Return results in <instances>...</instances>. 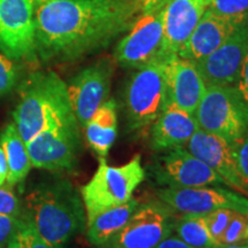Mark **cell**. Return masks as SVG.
<instances>
[{
	"instance_id": "obj_1",
	"label": "cell",
	"mask_w": 248,
	"mask_h": 248,
	"mask_svg": "<svg viewBox=\"0 0 248 248\" xmlns=\"http://www.w3.org/2000/svg\"><path fill=\"white\" fill-rule=\"evenodd\" d=\"M140 15V0H36L37 55L76 61L107 47Z\"/></svg>"
},
{
	"instance_id": "obj_2",
	"label": "cell",
	"mask_w": 248,
	"mask_h": 248,
	"mask_svg": "<svg viewBox=\"0 0 248 248\" xmlns=\"http://www.w3.org/2000/svg\"><path fill=\"white\" fill-rule=\"evenodd\" d=\"M22 217L53 248H64L86 223L82 197L63 179L43 183L27 193Z\"/></svg>"
},
{
	"instance_id": "obj_3",
	"label": "cell",
	"mask_w": 248,
	"mask_h": 248,
	"mask_svg": "<svg viewBox=\"0 0 248 248\" xmlns=\"http://www.w3.org/2000/svg\"><path fill=\"white\" fill-rule=\"evenodd\" d=\"M67 83L54 71H37L18 89L14 124L26 142L43 130L74 117Z\"/></svg>"
},
{
	"instance_id": "obj_4",
	"label": "cell",
	"mask_w": 248,
	"mask_h": 248,
	"mask_svg": "<svg viewBox=\"0 0 248 248\" xmlns=\"http://www.w3.org/2000/svg\"><path fill=\"white\" fill-rule=\"evenodd\" d=\"M144 179L145 170L139 155L120 167H111L106 157H100L97 171L82 188L80 197L85 207L86 221L102 210L131 200L133 192Z\"/></svg>"
},
{
	"instance_id": "obj_5",
	"label": "cell",
	"mask_w": 248,
	"mask_h": 248,
	"mask_svg": "<svg viewBox=\"0 0 248 248\" xmlns=\"http://www.w3.org/2000/svg\"><path fill=\"white\" fill-rule=\"evenodd\" d=\"M194 116L199 129L230 144L248 135V105L235 85L207 86Z\"/></svg>"
},
{
	"instance_id": "obj_6",
	"label": "cell",
	"mask_w": 248,
	"mask_h": 248,
	"mask_svg": "<svg viewBox=\"0 0 248 248\" xmlns=\"http://www.w3.org/2000/svg\"><path fill=\"white\" fill-rule=\"evenodd\" d=\"M166 61L157 59L139 68L130 78L125 91L129 128L152 125L166 105Z\"/></svg>"
},
{
	"instance_id": "obj_7",
	"label": "cell",
	"mask_w": 248,
	"mask_h": 248,
	"mask_svg": "<svg viewBox=\"0 0 248 248\" xmlns=\"http://www.w3.org/2000/svg\"><path fill=\"white\" fill-rule=\"evenodd\" d=\"M79 128L74 116L37 133L26 142L31 167L54 172L73 170L80 151Z\"/></svg>"
},
{
	"instance_id": "obj_8",
	"label": "cell",
	"mask_w": 248,
	"mask_h": 248,
	"mask_svg": "<svg viewBox=\"0 0 248 248\" xmlns=\"http://www.w3.org/2000/svg\"><path fill=\"white\" fill-rule=\"evenodd\" d=\"M177 217L162 201L138 204L125 225L99 248H154L171 235Z\"/></svg>"
},
{
	"instance_id": "obj_9",
	"label": "cell",
	"mask_w": 248,
	"mask_h": 248,
	"mask_svg": "<svg viewBox=\"0 0 248 248\" xmlns=\"http://www.w3.org/2000/svg\"><path fill=\"white\" fill-rule=\"evenodd\" d=\"M35 5L36 0H0V52L13 61L37 57Z\"/></svg>"
},
{
	"instance_id": "obj_10",
	"label": "cell",
	"mask_w": 248,
	"mask_h": 248,
	"mask_svg": "<svg viewBox=\"0 0 248 248\" xmlns=\"http://www.w3.org/2000/svg\"><path fill=\"white\" fill-rule=\"evenodd\" d=\"M162 9L141 14L120 40L114 53L120 66L139 69L157 59H167L163 54Z\"/></svg>"
},
{
	"instance_id": "obj_11",
	"label": "cell",
	"mask_w": 248,
	"mask_h": 248,
	"mask_svg": "<svg viewBox=\"0 0 248 248\" xmlns=\"http://www.w3.org/2000/svg\"><path fill=\"white\" fill-rule=\"evenodd\" d=\"M156 195L169 208L182 215H202L222 208L248 214V198L245 194L218 185L185 188L163 187L157 190Z\"/></svg>"
},
{
	"instance_id": "obj_12",
	"label": "cell",
	"mask_w": 248,
	"mask_h": 248,
	"mask_svg": "<svg viewBox=\"0 0 248 248\" xmlns=\"http://www.w3.org/2000/svg\"><path fill=\"white\" fill-rule=\"evenodd\" d=\"M248 55V14L223 44L206 58L193 61L204 84L235 85Z\"/></svg>"
},
{
	"instance_id": "obj_13",
	"label": "cell",
	"mask_w": 248,
	"mask_h": 248,
	"mask_svg": "<svg viewBox=\"0 0 248 248\" xmlns=\"http://www.w3.org/2000/svg\"><path fill=\"white\" fill-rule=\"evenodd\" d=\"M113 74V61L101 59L83 68L67 84L73 113L82 129L108 99Z\"/></svg>"
},
{
	"instance_id": "obj_14",
	"label": "cell",
	"mask_w": 248,
	"mask_h": 248,
	"mask_svg": "<svg viewBox=\"0 0 248 248\" xmlns=\"http://www.w3.org/2000/svg\"><path fill=\"white\" fill-rule=\"evenodd\" d=\"M155 181L166 187L185 188L226 185L221 176L185 147L168 150L152 166Z\"/></svg>"
},
{
	"instance_id": "obj_15",
	"label": "cell",
	"mask_w": 248,
	"mask_h": 248,
	"mask_svg": "<svg viewBox=\"0 0 248 248\" xmlns=\"http://www.w3.org/2000/svg\"><path fill=\"white\" fill-rule=\"evenodd\" d=\"M185 148L221 176L226 185L248 195V184L238 171L233 146L230 142L202 129H198Z\"/></svg>"
},
{
	"instance_id": "obj_16",
	"label": "cell",
	"mask_w": 248,
	"mask_h": 248,
	"mask_svg": "<svg viewBox=\"0 0 248 248\" xmlns=\"http://www.w3.org/2000/svg\"><path fill=\"white\" fill-rule=\"evenodd\" d=\"M207 85L193 61L175 55L166 61V104L194 114Z\"/></svg>"
},
{
	"instance_id": "obj_17",
	"label": "cell",
	"mask_w": 248,
	"mask_h": 248,
	"mask_svg": "<svg viewBox=\"0 0 248 248\" xmlns=\"http://www.w3.org/2000/svg\"><path fill=\"white\" fill-rule=\"evenodd\" d=\"M209 0H170L163 7V54L177 55L208 7Z\"/></svg>"
},
{
	"instance_id": "obj_18",
	"label": "cell",
	"mask_w": 248,
	"mask_h": 248,
	"mask_svg": "<svg viewBox=\"0 0 248 248\" xmlns=\"http://www.w3.org/2000/svg\"><path fill=\"white\" fill-rule=\"evenodd\" d=\"M245 15L224 17L206 11L177 57L191 61L206 58L225 42Z\"/></svg>"
},
{
	"instance_id": "obj_19",
	"label": "cell",
	"mask_w": 248,
	"mask_h": 248,
	"mask_svg": "<svg viewBox=\"0 0 248 248\" xmlns=\"http://www.w3.org/2000/svg\"><path fill=\"white\" fill-rule=\"evenodd\" d=\"M199 129L194 114L166 104L151 129V145L155 151L185 147Z\"/></svg>"
},
{
	"instance_id": "obj_20",
	"label": "cell",
	"mask_w": 248,
	"mask_h": 248,
	"mask_svg": "<svg viewBox=\"0 0 248 248\" xmlns=\"http://www.w3.org/2000/svg\"><path fill=\"white\" fill-rule=\"evenodd\" d=\"M86 141L99 157H106L117 136V105L107 99L84 126Z\"/></svg>"
},
{
	"instance_id": "obj_21",
	"label": "cell",
	"mask_w": 248,
	"mask_h": 248,
	"mask_svg": "<svg viewBox=\"0 0 248 248\" xmlns=\"http://www.w3.org/2000/svg\"><path fill=\"white\" fill-rule=\"evenodd\" d=\"M138 200L132 199L121 206L102 210L86 221V235L90 244L101 247L128 223L138 207Z\"/></svg>"
},
{
	"instance_id": "obj_22",
	"label": "cell",
	"mask_w": 248,
	"mask_h": 248,
	"mask_svg": "<svg viewBox=\"0 0 248 248\" xmlns=\"http://www.w3.org/2000/svg\"><path fill=\"white\" fill-rule=\"evenodd\" d=\"M0 146L4 151L7 163V179L6 183L15 185L22 183L31 167L30 157L28 154L27 144L21 137L14 122L8 123L0 135Z\"/></svg>"
},
{
	"instance_id": "obj_23",
	"label": "cell",
	"mask_w": 248,
	"mask_h": 248,
	"mask_svg": "<svg viewBox=\"0 0 248 248\" xmlns=\"http://www.w3.org/2000/svg\"><path fill=\"white\" fill-rule=\"evenodd\" d=\"M173 231L179 239L194 248H213L215 240L210 235L203 215L200 214H184L175 221Z\"/></svg>"
},
{
	"instance_id": "obj_24",
	"label": "cell",
	"mask_w": 248,
	"mask_h": 248,
	"mask_svg": "<svg viewBox=\"0 0 248 248\" xmlns=\"http://www.w3.org/2000/svg\"><path fill=\"white\" fill-rule=\"evenodd\" d=\"M248 240V214L237 212L228 228L217 240V245H239Z\"/></svg>"
},
{
	"instance_id": "obj_25",
	"label": "cell",
	"mask_w": 248,
	"mask_h": 248,
	"mask_svg": "<svg viewBox=\"0 0 248 248\" xmlns=\"http://www.w3.org/2000/svg\"><path fill=\"white\" fill-rule=\"evenodd\" d=\"M235 213H237L235 210L222 208L207 214H202L207 229H208L210 235H212V238L215 240L216 244L218 238L221 237L223 232L225 231V229L228 228L229 223L231 222L232 217L234 216Z\"/></svg>"
},
{
	"instance_id": "obj_26",
	"label": "cell",
	"mask_w": 248,
	"mask_h": 248,
	"mask_svg": "<svg viewBox=\"0 0 248 248\" xmlns=\"http://www.w3.org/2000/svg\"><path fill=\"white\" fill-rule=\"evenodd\" d=\"M207 11L224 17L248 14V0H209Z\"/></svg>"
},
{
	"instance_id": "obj_27",
	"label": "cell",
	"mask_w": 248,
	"mask_h": 248,
	"mask_svg": "<svg viewBox=\"0 0 248 248\" xmlns=\"http://www.w3.org/2000/svg\"><path fill=\"white\" fill-rule=\"evenodd\" d=\"M18 71L14 61L0 53V98L5 97L16 88Z\"/></svg>"
},
{
	"instance_id": "obj_28",
	"label": "cell",
	"mask_w": 248,
	"mask_h": 248,
	"mask_svg": "<svg viewBox=\"0 0 248 248\" xmlns=\"http://www.w3.org/2000/svg\"><path fill=\"white\" fill-rule=\"evenodd\" d=\"M22 212V204L14 193L13 186L9 184L0 186V214L21 218Z\"/></svg>"
},
{
	"instance_id": "obj_29",
	"label": "cell",
	"mask_w": 248,
	"mask_h": 248,
	"mask_svg": "<svg viewBox=\"0 0 248 248\" xmlns=\"http://www.w3.org/2000/svg\"><path fill=\"white\" fill-rule=\"evenodd\" d=\"M18 234H20L23 248H53L40 237L35 226L24 217H22V225H21Z\"/></svg>"
},
{
	"instance_id": "obj_30",
	"label": "cell",
	"mask_w": 248,
	"mask_h": 248,
	"mask_svg": "<svg viewBox=\"0 0 248 248\" xmlns=\"http://www.w3.org/2000/svg\"><path fill=\"white\" fill-rule=\"evenodd\" d=\"M22 225V217L16 218L0 214V248L5 247L16 237Z\"/></svg>"
},
{
	"instance_id": "obj_31",
	"label": "cell",
	"mask_w": 248,
	"mask_h": 248,
	"mask_svg": "<svg viewBox=\"0 0 248 248\" xmlns=\"http://www.w3.org/2000/svg\"><path fill=\"white\" fill-rule=\"evenodd\" d=\"M234 152L235 163L241 177L248 184V135L239 141L232 144Z\"/></svg>"
},
{
	"instance_id": "obj_32",
	"label": "cell",
	"mask_w": 248,
	"mask_h": 248,
	"mask_svg": "<svg viewBox=\"0 0 248 248\" xmlns=\"http://www.w3.org/2000/svg\"><path fill=\"white\" fill-rule=\"evenodd\" d=\"M235 86H237V89L239 90L241 95H243L245 101H246L248 105V55L246 60L244 62V66H243V69H241L239 79H238Z\"/></svg>"
},
{
	"instance_id": "obj_33",
	"label": "cell",
	"mask_w": 248,
	"mask_h": 248,
	"mask_svg": "<svg viewBox=\"0 0 248 248\" xmlns=\"http://www.w3.org/2000/svg\"><path fill=\"white\" fill-rule=\"evenodd\" d=\"M141 14L152 13V12L161 11L170 0H140Z\"/></svg>"
},
{
	"instance_id": "obj_34",
	"label": "cell",
	"mask_w": 248,
	"mask_h": 248,
	"mask_svg": "<svg viewBox=\"0 0 248 248\" xmlns=\"http://www.w3.org/2000/svg\"><path fill=\"white\" fill-rule=\"evenodd\" d=\"M154 248H194V247H191L190 245L185 244L184 241L179 239L177 235H176V237H173V235H169L168 238H166V239L161 241V243L157 245V246H155Z\"/></svg>"
},
{
	"instance_id": "obj_35",
	"label": "cell",
	"mask_w": 248,
	"mask_h": 248,
	"mask_svg": "<svg viewBox=\"0 0 248 248\" xmlns=\"http://www.w3.org/2000/svg\"><path fill=\"white\" fill-rule=\"evenodd\" d=\"M7 163H6V157L2 151L1 146H0V186L4 185L7 179Z\"/></svg>"
},
{
	"instance_id": "obj_36",
	"label": "cell",
	"mask_w": 248,
	"mask_h": 248,
	"mask_svg": "<svg viewBox=\"0 0 248 248\" xmlns=\"http://www.w3.org/2000/svg\"><path fill=\"white\" fill-rule=\"evenodd\" d=\"M18 232H20V231H18ZM2 248H23L22 243H21V239H20V234L17 233V235L14 238L13 240L9 241V243Z\"/></svg>"
},
{
	"instance_id": "obj_37",
	"label": "cell",
	"mask_w": 248,
	"mask_h": 248,
	"mask_svg": "<svg viewBox=\"0 0 248 248\" xmlns=\"http://www.w3.org/2000/svg\"><path fill=\"white\" fill-rule=\"evenodd\" d=\"M213 248H248L247 244H239V245H216Z\"/></svg>"
},
{
	"instance_id": "obj_38",
	"label": "cell",
	"mask_w": 248,
	"mask_h": 248,
	"mask_svg": "<svg viewBox=\"0 0 248 248\" xmlns=\"http://www.w3.org/2000/svg\"><path fill=\"white\" fill-rule=\"evenodd\" d=\"M246 244H247V246H248V240H247V241H246Z\"/></svg>"
}]
</instances>
